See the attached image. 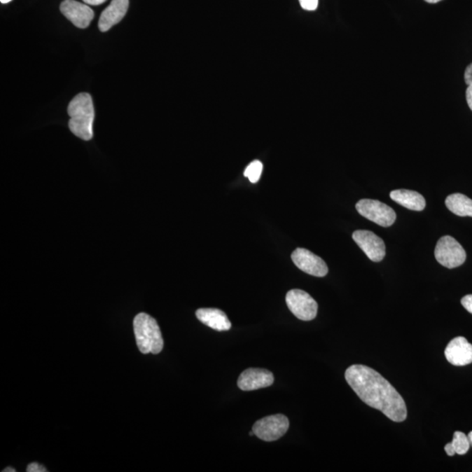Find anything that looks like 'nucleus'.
Masks as SVG:
<instances>
[{"mask_svg": "<svg viewBox=\"0 0 472 472\" xmlns=\"http://www.w3.org/2000/svg\"><path fill=\"white\" fill-rule=\"evenodd\" d=\"M345 377L352 389L363 403L382 411L396 422L406 420V403L398 391L375 370L363 365H353L347 369Z\"/></svg>", "mask_w": 472, "mask_h": 472, "instance_id": "obj_1", "label": "nucleus"}, {"mask_svg": "<svg viewBox=\"0 0 472 472\" xmlns=\"http://www.w3.org/2000/svg\"><path fill=\"white\" fill-rule=\"evenodd\" d=\"M70 117L69 126L79 139L89 141L93 137L95 109L90 94L81 93L70 102L68 109Z\"/></svg>", "mask_w": 472, "mask_h": 472, "instance_id": "obj_2", "label": "nucleus"}, {"mask_svg": "<svg viewBox=\"0 0 472 472\" xmlns=\"http://www.w3.org/2000/svg\"><path fill=\"white\" fill-rule=\"evenodd\" d=\"M137 347L144 354H160L164 347V340L158 322L146 313H139L133 322Z\"/></svg>", "mask_w": 472, "mask_h": 472, "instance_id": "obj_3", "label": "nucleus"}, {"mask_svg": "<svg viewBox=\"0 0 472 472\" xmlns=\"http://www.w3.org/2000/svg\"><path fill=\"white\" fill-rule=\"evenodd\" d=\"M435 256L441 265L454 269L466 262V253L460 243L450 235L443 236L436 246Z\"/></svg>", "mask_w": 472, "mask_h": 472, "instance_id": "obj_4", "label": "nucleus"}, {"mask_svg": "<svg viewBox=\"0 0 472 472\" xmlns=\"http://www.w3.org/2000/svg\"><path fill=\"white\" fill-rule=\"evenodd\" d=\"M356 209L363 217L384 228L392 226L396 220L394 210L379 200H361L356 204Z\"/></svg>", "mask_w": 472, "mask_h": 472, "instance_id": "obj_5", "label": "nucleus"}, {"mask_svg": "<svg viewBox=\"0 0 472 472\" xmlns=\"http://www.w3.org/2000/svg\"><path fill=\"white\" fill-rule=\"evenodd\" d=\"M290 422L284 415H274L257 421L252 431L255 436L265 442H274L286 434Z\"/></svg>", "mask_w": 472, "mask_h": 472, "instance_id": "obj_6", "label": "nucleus"}, {"mask_svg": "<svg viewBox=\"0 0 472 472\" xmlns=\"http://www.w3.org/2000/svg\"><path fill=\"white\" fill-rule=\"evenodd\" d=\"M286 304L290 311L303 321H311L318 313V304L311 295L301 290H291L286 295Z\"/></svg>", "mask_w": 472, "mask_h": 472, "instance_id": "obj_7", "label": "nucleus"}, {"mask_svg": "<svg viewBox=\"0 0 472 472\" xmlns=\"http://www.w3.org/2000/svg\"><path fill=\"white\" fill-rule=\"evenodd\" d=\"M353 239L373 262L379 263L385 257V243L372 231L356 230L354 232Z\"/></svg>", "mask_w": 472, "mask_h": 472, "instance_id": "obj_8", "label": "nucleus"}, {"mask_svg": "<svg viewBox=\"0 0 472 472\" xmlns=\"http://www.w3.org/2000/svg\"><path fill=\"white\" fill-rule=\"evenodd\" d=\"M291 259L298 269L312 276L323 277L328 273V267L325 261L308 249L301 248L296 249L292 253Z\"/></svg>", "mask_w": 472, "mask_h": 472, "instance_id": "obj_9", "label": "nucleus"}, {"mask_svg": "<svg viewBox=\"0 0 472 472\" xmlns=\"http://www.w3.org/2000/svg\"><path fill=\"white\" fill-rule=\"evenodd\" d=\"M61 12L76 27L86 28L94 19V12L85 4L76 0H64L61 5Z\"/></svg>", "mask_w": 472, "mask_h": 472, "instance_id": "obj_10", "label": "nucleus"}, {"mask_svg": "<svg viewBox=\"0 0 472 472\" xmlns=\"http://www.w3.org/2000/svg\"><path fill=\"white\" fill-rule=\"evenodd\" d=\"M273 383L272 373L266 369L249 368L241 373L237 385L242 391H253L270 387Z\"/></svg>", "mask_w": 472, "mask_h": 472, "instance_id": "obj_11", "label": "nucleus"}, {"mask_svg": "<svg viewBox=\"0 0 472 472\" xmlns=\"http://www.w3.org/2000/svg\"><path fill=\"white\" fill-rule=\"evenodd\" d=\"M445 354L450 364L459 366L469 365L472 363V345L466 338H455L447 346Z\"/></svg>", "mask_w": 472, "mask_h": 472, "instance_id": "obj_12", "label": "nucleus"}, {"mask_svg": "<svg viewBox=\"0 0 472 472\" xmlns=\"http://www.w3.org/2000/svg\"><path fill=\"white\" fill-rule=\"evenodd\" d=\"M129 8V0H112L111 5L101 14L98 27L107 32L123 19Z\"/></svg>", "mask_w": 472, "mask_h": 472, "instance_id": "obj_13", "label": "nucleus"}, {"mask_svg": "<svg viewBox=\"0 0 472 472\" xmlns=\"http://www.w3.org/2000/svg\"><path fill=\"white\" fill-rule=\"evenodd\" d=\"M197 319L200 322L218 332H223L231 328V323L226 313L219 309L202 308L196 312Z\"/></svg>", "mask_w": 472, "mask_h": 472, "instance_id": "obj_14", "label": "nucleus"}, {"mask_svg": "<svg viewBox=\"0 0 472 472\" xmlns=\"http://www.w3.org/2000/svg\"><path fill=\"white\" fill-rule=\"evenodd\" d=\"M390 198L403 206L405 209L413 211H422L426 207L424 197L420 193L411 190H394L390 193Z\"/></svg>", "mask_w": 472, "mask_h": 472, "instance_id": "obj_15", "label": "nucleus"}, {"mask_svg": "<svg viewBox=\"0 0 472 472\" xmlns=\"http://www.w3.org/2000/svg\"><path fill=\"white\" fill-rule=\"evenodd\" d=\"M445 205L456 216L472 217V200L462 193H453L447 197Z\"/></svg>", "mask_w": 472, "mask_h": 472, "instance_id": "obj_16", "label": "nucleus"}, {"mask_svg": "<svg viewBox=\"0 0 472 472\" xmlns=\"http://www.w3.org/2000/svg\"><path fill=\"white\" fill-rule=\"evenodd\" d=\"M471 443L468 436L463 432L456 431L453 435L452 443H447L445 447L447 455L452 457L455 454L466 455L469 452Z\"/></svg>", "mask_w": 472, "mask_h": 472, "instance_id": "obj_17", "label": "nucleus"}, {"mask_svg": "<svg viewBox=\"0 0 472 472\" xmlns=\"http://www.w3.org/2000/svg\"><path fill=\"white\" fill-rule=\"evenodd\" d=\"M263 165L262 162L259 160L253 161L248 165L244 172L245 177L249 179L251 183H257L259 181L261 175H262Z\"/></svg>", "mask_w": 472, "mask_h": 472, "instance_id": "obj_18", "label": "nucleus"}, {"mask_svg": "<svg viewBox=\"0 0 472 472\" xmlns=\"http://www.w3.org/2000/svg\"><path fill=\"white\" fill-rule=\"evenodd\" d=\"M303 9L315 11L318 8L319 0H299Z\"/></svg>", "mask_w": 472, "mask_h": 472, "instance_id": "obj_19", "label": "nucleus"}, {"mask_svg": "<svg viewBox=\"0 0 472 472\" xmlns=\"http://www.w3.org/2000/svg\"><path fill=\"white\" fill-rule=\"evenodd\" d=\"M461 304L472 314V295H467L464 297L461 300Z\"/></svg>", "mask_w": 472, "mask_h": 472, "instance_id": "obj_20", "label": "nucleus"}, {"mask_svg": "<svg viewBox=\"0 0 472 472\" xmlns=\"http://www.w3.org/2000/svg\"><path fill=\"white\" fill-rule=\"evenodd\" d=\"M27 472H47L48 470L46 469L44 466H41L37 463H32L27 468Z\"/></svg>", "mask_w": 472, "mask_h": 472, "instance_id": "obj_21", "label": "nucleus"}, {"mask_svg": "<svg viewBox=\"0 0 472 472\" xmlns=\"http://www.w3.org/2000/svg\"><path fill=\"white\" fill-rule=\"evenodd\" d=\"M464 81L468 86L472 84V63L467 67L466 72H464Z\"/></svg>", "mask_w": 472, "mask_h": 472, "instance_id": "obj_22", "label": "nucleus"}, {"mask_svg": "<svg viewBox=\"0 0 472 472\" xmlns=\"http://www.w3.org/2000/svg\"><path fill=\"white\" fill-rule=\"evenodd\" d=\"M466 101H467L468 105H469V107H470L471 110L472 111V84H471V85H469L467 88Z\"/></svg>", "mask_w": 472, "mask_h": 472, "instance_id": "obj_23", "label": "nucleus"}, {"mask_svg": "<svg viewBox=\"0 0 472 472\" xmlns=\"http://www.w3.org/2000/svg\"><path fill=\"white\" fill-rule=\"evenodd\" d=\"M83 1L88 4V5L99 6L101 4L106 2L107 0H83Z\"/></svg>", "mask_w": 472, "mask_h": 472, "instance_id": "obj_24", "label": "nucleus"}, {"mask_svg": "<svg viewBox=\"0 0 472 472\" xmlns=\"http://www.w3.org/2000/svg\"><path fill=\"white\" fill-rule=\"evenodd\" d=\"M425 1L429 4H436L442 1V0H425Z\"/></svg>", "mask_w": 472, "mask_h": 472, "instance_id": "obj_25", "label": "nucleus"}, {"mask_svg": "<svg viewBox=\"0 0 472 472\" xmlns=\"http://www.w3.org/2000/svg\"><path fill=\"white\" fill-rule=\"evenodd\" d=\"M3 471L4 472H15L16 470H14L13 468L8 467V468H6V469L4 470Z\"/></svg>", "mask_w": 472, "mask_h": 472, "instance_id": "obj_26", "label": "nucleus"}, {"mask_svg": "<svg viewBox=\"0 0 472 472\" xmlns=\"http://www.w3.org/2000/svg\"><path fill=\"white\" fill-rule=\"evenodd\" d=\"M468 439H469V442L471 443V445L472 446V431L469 433V435H468Z\"/></svg>", "mask_w": 472, "mask_h": 472, "instance_id": "obj_27", "label": "nucleus"}, {"mask_svg": "<svg viewBox=\"0 0 472 472\" xmlns=\"http://www.w3.org/2000/svg\"><path fill=\"white\" fill-rule=\"evenodd\" d=\"M0 1H1L2 4H7L12 1V0H0Z\"/></svg>", "mask_w": 472, "mask_h": 472, "instance_id": "obj_28", "label": "nucleus"}]
</instances>
